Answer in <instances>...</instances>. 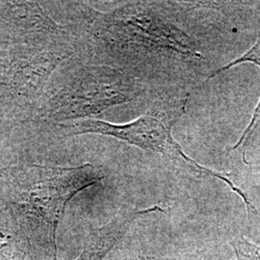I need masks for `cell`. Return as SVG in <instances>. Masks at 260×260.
I'll return each instance as SVG.
<instances>
[{
    "instance_id": "cell-1",
    "label": "cell",
    "mask_w": 260,
    "mask_h": 260,
    "mask_svg": "<svg viewBox=\"0 0 260 260\" xmlns=\"http://www.w3.org/2000/svg\"><path fill=\"white\" fill-rule=\"evenodd\" d=\"M101 168L20 164L0 171V192L10 204L46 228L55 251V234L68 203L77 193L103 179Z\"/></svg>"
},
{
    "instance_id": "cell-2",
    "label": "cell",
    "mask_w": 260,
    "mask_h": 260,
    "mask_svg": "<svg viewBox=\"0 0 260 260\" xmlns=\"http://www.w3.org/2000/svg\"><path fill=\"white\" fill-rule=\"evenodd\" d=\"M186 102L174 103L171 107L151 108L141 115L136 120L126 123H112L94 120H78L61 126L72 135L101 134L126 142L144 150H149L168 158L177 167L183 169L197 177H214L222 180L231 187L245 203L248 212L255 210L247 195L241 188L235 185L233 180L222 172H217L198 163L187 155L181 146L174 138L172 129L177 119L184 112Z\"/></svg>"
},
{
    "instance_id": "cell-3",
    "label": "cell",
    "mask_w": 260,
    "mask_h": 260,
    "mask_svg": "<svg viewBox=\"0 0 260 260\" xmlns=\"http://www.w3.org/2000/svg\"><path fill=\"white\" fill-rule=\"evenodd\" d=\"M144 93V84L129 73L107 66L87 67L56 94L48 115L57 121L80 120L134 102Z\"/></svg>"
},
{
    "instance_id": "cell-4",
    "label": "cell",
    "mask_w": 260,
    "mask_h": 260,
    "mask_svg": "<svg viewBox=\"0 0 260 260\" xmlns=\"http://www.w3.org/2000/svg\"><path fill=\"white\" fill-rule=\"evenodd\" d=\"M149 4L132 3L106 16L104 25L107 27L104 33L110 32L118 36L124 34L126 40L133 39L134 43L141 47H163L172 49L180 56L202 58L187 34L157 19Z\"/></svg>"
},
{
    "instance_id": "cell-5",
    "label": "cell",
    "mask_w": 260,
    "mask_h": 260,
    "mask_svg": "<svg viewBox=\"0 0 260 260\" xmlns=\"http://www.w3.org/2000/svg\"><path fill=\"white\" fill-rule=\"evenodd\" d=\"M157 211L161 212L164 210L160 206H153L119 215L112 222L94 231L90 235L83 251L76 260H103L137 218Z\"/></svg>"
},
{
    "instance_id": "cell-6",
    "label": "cell",
    "mask_w": 260,
    "mask_h": 260,
    "mask_svg": "<svg viewBox=\"0 0 260 260\" xmlns=\"http://www.w3.org/2000/svg\"><path fill=\"white\" fill-rule=\"evenodd\" d=\"M243 63H252V64L257 66L260 69V38L256 41V43H255L247 52H245V53H244L243 55L240 56L239 58H236L235 60H233L231 63H229L228 65L223 66L222 68H220V69H218V70L212 72L210 75L207 76L206 80L211 79V78L215 77L216 75H220V74H222V73H224L225 71L232 69L233 67L240 65V64H243ZM259 121L260 100L259 103L257 104V106H256V108H255V110H254V113H253V115H252L251 122L248 124L247 128L244 131L241 138L238 140V142L236 143V145L232 149H233V150L238 149H241L242 153H243V159H244L245 163H247V161H246V159H245V158H246V155H245V153H246V148L248 147V144H249V141L251 139V135H252L253 131L255 129V127H256V125L258 124Z\"/></svg>"
},
{
    "instance_id": "cell-7",
    "label": "cell",
    "mask_w": 260,
    "mask_h": 260,
    "mask_svg": "<svg viewBox=\"0 0 260 260\" xmlns=\"http://www.w3.org/2000/svg\"><path fill=\"white\" fill-rule=\"evenodd\" d=\"M232 245L237 260H260V246L252 244L244 236L234 238Z\"/></svg>"
},
{
    "instance_id": "cell-8",
    "label": "cell",
    "mask_w": 260,
    "mask_h": 260,
    "mask_svg": "<svg viewBox=\"0 0 260 260\" xmlns=\"http://www.w3.org/2000/svg\"><path fill=\"white\" fill-rule=\"evenodd\" d=\"M258 218H259V219H260V214H259V215H258Z\"/></svg>"
}]
</instances>
